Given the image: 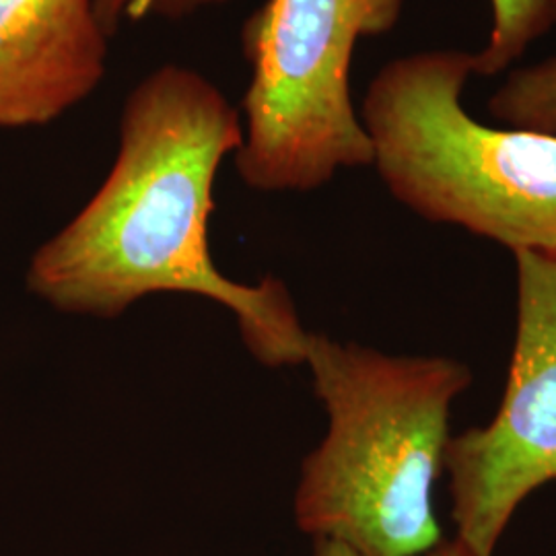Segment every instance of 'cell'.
<instances>
[{"mask_svg":"<svg viewBox=\"0 0 556 556\" xmlns=\"http://www.w3.org/2000/svg\"><path fill=\"white\" fill-rule=\"evenodd\" d=\"M312 556H361L355 548H351L344 542L330 540V538H318L314 544V555Z\"/></svg>","mask_w":556,"mask_h":556,"instance_id":"11","label":"cell"},{"mask_svg":"<svg viewBox=\"0 0 556 556\" xmlns=\"http://www.w3.org/2000/svg\"><path fill=\"white\" fill-rule=\"evenodd\" d=\"M517 330L497 415L452 435L450 475L457 536L493 556L517 507L556 480V252H514Z\"/></svg>","mask_w":556,"mask_h":556,"instance_id":"5","label":"cell"},{"mask_svg":"<svg viewBox=\"0 0 556 556\" xmlns=\"http://www.w3.org/2000/svg\"><path fill=\"white\" fill-rule=\"evenodd\" d=\"M220 2L225 0H96V9L103 29L112 36L124 23L144 20L149 15L176 20Z\"/></svg>","mask_w":556,"mask_h":556,"instance_id":"9","label":"cell"},{"mask_svg":"<svg viewBox=\"0 0 556 556\" xmlns=\"http://www.w3.org/2000/svg\"><path fill=\"white\" fill-rule=\"evenodd\" d=\"M420 556H478L466 542H462L459 538L454 540H441L435 548H431L429 553Z\"/></svg>","mask_w":556,"mask_h":556,"instance_id":"10","label":"cell"},{"mask_svg":"<svg viewBox=\"0 0 556 556\" xmlns=\"http://www.w3.org/2000/svg\"><path fill=\"white\" fill-rule=\"evenodd\" d=\"M475 54L420 50L386 62L358 116L379 178L420 219L511 252H556V137L495 128L464 105Z\"/></svg>","mask_w":556,"mask_h":556,"instance_id":"3","label":"cell"},{"mask_svg":"<svg viewBox=\"0 0 556 556\" xmlns=\"http://www.w3.org/2000/svg\"><path fill=\"white\" fill-rule=\"evenodd\" d=\"M243 139L238 108L199 71L163 64L122 105L118 155L100 190L31 260L27 285L60 312L118 318L153 293L229 307L266 367L305 363L303 330L278 278L225 277L208 248L215 179Z\"/></svg>","mask_w":556,"mask_h":556,"instance_id":"1","label":"cell"},{"mask_svg":"<svg viewBox=\"0 0 556 556\" xmlns=\"http://www.w3.org/2000/svg\"><path fill=\"white\" fill-rule=\"evenodd\" d=\"M108 40L96 0H0V128L41 126L87 100Z\"/></svg>","mask_w":556,"mask_h":556,"instance_id":"6","label":"cell"},{"mask_svg":"<svg viewBox=\"0 0 556 556\" xmlns=\"http://www.w3.org/2000/svg\"><path fill=\"white\" fill-rule=\"evenodd\" d=\"M305 363L330 418L305 457L295 521L303 534L361 556H420L443 540L433 484L450 441V410L472 383L464 363L390 357L312 334Z\"/></svg>","mask_w":556,"mask_h":556,"instance_id":"2","label":"cell"},{"mask_svg":"<svg viewBox=\"0 0 556 556\" xmlns=\"http://www.w3.org/2000/svg\"><path fill=\"white\" fill-rule=\"evenodd\" d=\"M486 108L505 126L556 137V54L511 68Z\"/></svg>","mask_w":556,"mask_h":556,"instance_id":"8","label":"cell"},{"mask_svg":"<svg viewBox=\"0 0 556 556\" xmlns=\"http://www.w3.org/2000/svg\"><path fill=\"white\" fill-rule=\"evenodd\" d=\"M491 29L475 54V75L497 77L514 68L536 41L556 27V0H489Z\"/></svg>","mask_w":556,"mask_h":556,"instance_id":"7","label":"cell"},{"mask_svg":"<svg viewBox=\"0 0 556 556\" xmlns=\"http://www.w3.org/2000/svg\"><path fill=\"white\" fill-rule=\"evenodd\" d=\"M408 0H264L243 27L250 85L233 160L258 192H309L369 167L351 93L358 41L390 34Z\"/></svg>","mask_w":556,"mask_h":556,"instance_id":"4","label":"cell"}]
</instances>
